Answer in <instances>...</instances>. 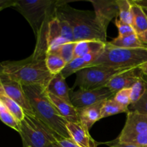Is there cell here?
Listing matches in <instances>:
<instances>
[{"label":"cell","mask_w":147,"mask_h":147,"mask_svg":"<svg viewBox=\"0 0 147 147\" xmlns=\"http://www.w3.org/2000/svg\"><path fill=\"white\" fill-rule=\"evenodd\" d=\"M34 115L55 134L57 139H70L67 129L68 122L60 114L47 96L46 90L37 85H22Z\"/></svg>","instance_id":"6da1fadb"},{"label":"cell","mask_w":147,"mask_h":147,"mask_svg":"<svg viewBox=\"0 0 147 147\" xmlns=\"http://www.w3.org/2000/svg\"><path fill=\"white\" fill-rule=\"evenodd\" d=\"M76 44V42H69L65 44L62 45L53 51L47 53L58 55L65 62L66 64H67L74 59V51Z\"/></svg>","instance_id":"603a6c76"},{"label":"cell","mask_w":147,"mask_h":147,"mask_svg":"<svg viewBox=\"0 0 147 147\" xmlns=\"http://www.w3.org/2000/svg\"><path fill=\"white\" fill-rule=\"evenodd\" d=\"M145 89H146L145 80L143 78V77H142L131 88L130 98L131 104L136 103L140 100L144 93Z\"/></svg>","instance_id":"4316f807"},{"label":"cell","mask_w":147,"mask_h":147,"mask_svg":"<svg viewBox=\"0 0 147 147\" xmlns=\"http://www.w3.org/2000/svg\"><path fill=\"white\" fill-rule=\"evenodd\" d=\"M56 17L58 19L60 30H61L62 36H63V38L68 40L69 42H75L73 30H72V28L70 26V24L65 20H63V19L60 18V17H57V16H56Z\"/></svg>","instance_id":"f546056e"},{"label":"cell","mask_w":147,"mask_h":147,"mask_svg":"<svg viewBox=\"0 0 147 147\" xmlns=\"http://www.w3.org/2000/svg\"><path fill=\"white\" fill-rule=\"evenodd\" d=\"M115 94L107 87H102L92 90L79 88L70 90V98L71 103L77 109L87 107L91 105L114 97Z\"/></svg>","instance_id":"ba28073f"},{"label":"cell","mask_w":147,"mask_h":147,"mask_svg":"<svg viewBox=\"0 0 147 147\" xmlns=\"http://www.w3.org/2000/svg\"><path fill=\"white\" fill-rule=\"evenodd\" d=\"M125 70H127L114 69L103 65L85 67L76 73V83L72 89L78 87L84 90H92L106 87L113 76Z\"/></svg>","instance_id":"52a82bcc"},{"label":"cell","mask_w":147,"mask_h":147,"mask_svg":"<svg viewBox=\"0 0 147 147\" xmlns=\"http://www.w3.org/2000/svg\"><path fill=\"white\" fill-rule=\"evenodd\" d=\"M108 42L111 45L121 48H147V46L140 41L136 33L124 36L119 35Z\"/></svg>","instance_id":"ac0fdd59"},{"label":"cell","mask_w":147,"mask_h":147,"mask_svg":"<svg viewBox=\"0 0 147 147\" xmlns=\"http://www.w3.org/2000/svg\"><path fill=\"white\" fill-rule=\"evenodd\" d=\"M23 147H47L56 143L55 134L44 123L32 115L25 113L20 123Z\"/></svg>","instance_id":"5b68a950"},{"label":"cell","mask_w":147,"mask_h":147,"mask_svg":"<svg viewBox=\"0 0 147 147\" xmlns=\"http://www.w3.org/2000/svg\"><path fill=\"white\" fill-rule=\"evenodd\" d=\"M15 1L11 0H0V11L9 7H13Z\"/></svg>","instance_id":"d6a6232c"},{"label":"cell","mask_w":147,"mask_h":147,"mask_svg":"<svg viewBox=\"0 0 147 147\" xmlns=\"http://www.w3.org/2000/svg\"><path fill=\"white\" fill-rule=\"evenodd\" d=\"M106 43L95 40H83L76 42L74 58L82 57L90 53L103 51Z\"/></svg>","instance_id":"e0dca14e"},{"label":"cell","mask_w":147,"mask_h":147,"mask_svg":"<svg viewBox=\"0 0 147 147\" xmlns=\"http://www.w3.org/2000/svg\"><path fill=\"white\" fill-rule=\"evenodd\" d=\"M88 64L86 63V60L83 57H77V58H74L71 62L67 63L60 73L65 78H66L68 76L73 75V73H78L80 70L88 67Z\"/></svg>","instance_id":"d4e9b609"},{"label":"cell","mask_w":147,"mask_h":147,"mask_svg":"<svg viewBox=\"0 0 147 147\" xmlns=\"http://www.w3.org/2000/svg\"><path fill=\"white\" fill-rule=\"evenodd\" d=\"M45 90L47 93H51L63 99L65 101L71 103L70 98V93L71 89L68 88L65 82V78L62 76L61 73L52 76Z\"/></svg>","instance_id":"2e32d148"},{"label":"cell","mask_w":147,"mask_h":147,"mask_svg":"<svg viewBox=\"0 0 147 147\" xmlns=\"http://www.w3.org/2000/svg\"><path fill=\"white\" fill-rule=\"evenodd\" d=\"M55 14L70 24L75 42L95 40L108 42L106 41L107 31L99 24L95 14L93 15L90 11H80L63 4L57 5Z\"/></svg>","instance_id":"3957f363"},{"label":"cell","mask_w":147,"mask_h":147,"mask_svg":"<svg viewBox=\"0 0 147 147\" xmlns=\"http://www.w3.org/2000/svg\"><path fill=\"white\" fill-rule=\"evenodd\" d=\"M67 129L70 139L80 147H97L96 142L91 137L89 131L81 123H70L67 124Z\"/></svg>","instance_id":"4fadbf2b"},{"label":"cell","mask_w":147,"mask_h":147,"mask_svg":"<svg viewBox=\"0 0 147 147\" xmlns=\"http://www.w3.org/2000/svg\"><path fill=\"white\" fill-rule=\"evenodd\" d=\"M57 4L50 0H20L15 1L13 7L25 17L37 36L46 20L55 17Z\"/></svg>","instance_id":"8992f818"},{"label":"cell","mask_w":147,"mask_h":147,"mask_svg":"<svg viewBox=\"0 0 147 147\" xmlns=\"http://www.w3.org/2000/svg\"><path fill=\"white\" fill-rule=\"evenodd\" d=\"M132 2V27L136 34H139L147 30V16L144 10L138 4Z\"/></svg>","instance_id":"d6986e66"},{"label":"cell","mask_w":147,"mask_h":147,"mask_svg":"<svg viewBox=\"0 0 147 147\" xmlns=\"http://www.w3.org/2000/svg\"><path fill=\"white\" fill-rule=\"evenodd\" d=\"M54 146H55V147H61L60 146V145L58 144H57V143L54 144Z\"/></svg>","instance_id":"74e56055"},{"label":"cell","mask_w":147,"mask_h":147,"mask_svg":"<svg viewBox=\"0 0 147 147\" xmlns=\"http://www.w3.org/2000/svg\"><path fill=\"white\" fill-rule=\"evenodd\" d=\"M129 112V108L124 107V106L119 104L115 100L114 97H113L109 99H107L105 101L103 108H102L101 119L113 116V115L118 114V113H128Z\"/></svg>","instance_id":"ffe728a7"},{"label":"cell","mask_w":147,"mask_h":147,"mask_svg":"<svg viewBox=\"0 0 147 147\" xmlns=\"http://www.w3.org/2000/svg\"><path fill=\"white\" fill-rule=\"evenodd\" d=\"M56 143L58 144L61 147H80L71 139L58 138V139H56Z\"/></svg>","instance_id":"1f68e13d"},{"label":"cell","mask_w":147,"mask_h":147,"mask_svg":"<svg viewBox=\"0 0 147 147\" xmlns=\"http://www.w3.org/2000/svg\"><path fill=\"white\" fill-rule=\"evenodd\" d=\"M138 37H139L140 41L142 43H144L145 45L147 46V30L144 32L141 33V34H138Z\"/></svg>","instance_id":"e575fe53"},{"label":"cell","mask_w":147,"mask_h":147,"mask_svg":"<svg viewBox=\"0 0 147 147\" xmlns=\"http://www.w3.org/2000/svg\"><path fill=\"white\" fill-rule=\"evenodd\" d=\"M146 65H147V63H146Z\"/></svg>","instance_id":"60d3db41"},{"label":"cell","mask_w":147,"mask_h":147,"mask_svg":"<svg viewBox=\"0 0 147 147\" xmlns=\"http://www.w3.org/2000/svg\"><path fill=\"white\" fill-rule=\"evenodd\" d=\"M147 63V48H121L107 42L98 58L91 66L103 65L114 69L139 68Z\"/></svg>","instance_id":"277c9868"},{"label":"cell","mask_w":147,"mask_h":147,"mask_svg":"<svg viewBox=\"0 0 147 147\" xmlns=\"http://www.w3.org/2000/svg\"><path fill=\"white\" fill-rule=\"evenodd\" d=\"M119 7V19L124 23L132 26V2L129 0H116Z\"/></svg>","instance_id":"7402d4cb"},{"label":"cell","mask_w":147,"mask_h":147,"mask_svg":"<svg viewBox=\"0 0 147 147\" xmlns=\"http://www.w3.org/2000/svg\"><path fill=\"white\" fill-rule=\"evenodd\" d=\"M133 1L143 9H147V0H133Z\"/></svg>","instance_id":"d590c367"},{"label":"cell","mask_w":147,"mask_h":147,"mask_svg":"<svg viewBox=\"0 0 147 147\" xmlns=\"http://www.w3.org/2000/svg\"><path fill=\"white\" fill-rule=\"evenodd\" d=\"M46 66L47 70L52 76L59 74L65 68L66 64L65 62L58 55L53 53H47L45 57Z\"/></svg>","instance_id":"44dd1931"},{"label":"cell","mask_w":147,"mask_h":147,"mask_svg":"<svg viewBox=\"0 0 147 147\" xmlns=\"http://www.w3.org/2000/svg\"><path fill=\"white\" fill-rule=\"evenodd\" d=\"M0 86L6 95L20 105L26 113L34 116L21 83L0 73Z\"/></svg>","instance_id":"9c48e42d"},{"label":"cell","mask_w":147,"mask_h":147,"mask_svg":"<svg viewBox=\"0 0 147 147\" xmlns=\"http://www.w3.org/2000/svg\"><path fill=\"white\" fill-rule=\"evenodd\" d=\"M111 147H147V146H136V145L131 144H128V143H121V142H119L113 144V146Z\"/></svg>","instance_id":"836d02e7"},{"label":"cell","mask_w":147,"mask_h":147,"mask_svg":"<svg viewBox=\"0 0 147 147\" xmlns=\"http://www.w3.org/2000/svg\"><path fill=\"white\" fill-rule=\"evenodd\" d=\"M130 91L131 88H125L119 90L115 94V100L121 106L129 108V106L131 104L130 98Z\"/></svg>","instance_id":"f1b7e54d"},{"label":"cell","mask_w":147,"mask_h":147,"mask_svg":"<svg viewBox=\"0 0 147 147\" xmlns=\"http://www.w3.org/2000/svg\"><path fill=\"white\" fill-rule=\"evenodd\" d=\"M106 100L98 102L87 107L78 109L80 123L88 131L96 122L101 119L102 108Z\"/></svg>","instance_id":"5bb4252c"},{"label":"cell","mask_w":147,"mask_h":147,"mask_svg":"<svg viewBox=\"0 0 147 147\" xmlns=\"http://www.w3.org/2000/svg\"><path fill=\"white\" fill-rule=\"evenodd\" d=\"M47 147H55V146H54V144H50V146H48Z\"/></svg>","instance_id":"f35d334b"},{"label":"cell","mask_w":147,"mask_h":147,"mask_svg":"<svg viewBox=\"0 0 147 147\" xmlns=\"http://www.w3.org/2000/svg\"><path fill=\"white\" fill-rule=\"evenodd\" d=\"M46 93L49 99L56 108L57 111L67 122H70V123L80 122L77 108L75 107L71 103H67L51 93H47V92Z\"/></svg>","instance_id":"9a60e30c"},{"label":"cell","mask_w":147,"mask_h":147,"mask_svg":"<svg viewBox=\"0 0 147 147\" xmlns=\"http://www.w3.org/2000/svg\"><path fill=\"white\" fill-rule=\"evenodd\" d=\"M144 10L145 13H146V16H147V9H144Z\"/></svg>","instance_id":"ab89813d"},{"label":"cell","mask_w":147,"mask_h":147,"mask_svg":"<svg viewBox=\"0 0 147 147\" xmlns=\"http://www.w3.org/2000/svg\"><path fill=\"white\" fill-rule=\"evenodd\" d=\"M115 24L119 30V35L124 36L136 33L131 25L124 23L121 20H119V17H116L115 20Z\"/></svg>","instance_id":"4dcf8cb0"},{"label":"cell","mask_w":147,"mask_h":147,"mask_svg":"<svg viewBox=\"0 0 147 147\" xmlns=\"http://www.w3.org/2000/svg\"><path fill=\"white\" fill-rule=\"evenodd\" d=\"M94 7L95 16L101 27L107 31V27L113 18L119 17V7L116 1L91 0Z\"/></svg>","instance_id":"30bf717a"},{"label":"cell","mask_w":147,"mask_h":147,"mask_svg":"<svg viewBox=\"0 0 147 147\" xmlns=\"http://www.w3.org/2000/svg\"><path fill=\"white\" fill-rule=\"evenodd\" d=\"M118 142L128 143L139 146H147V132H144L133 136H119Z\"/></svg>","instance_id":"484cf974"},{"label":"cell","mask_w":147,"mask_h":147,"mask_svg":"<svg viewBox=\"0 0 147 147\" xmlns=\"http://www.w3.org/2000/svg\"><path fill=\"white\" fill-rule=\"evenodd\" d=\"M144 132H147V115L129 111L124 127L119 136H133Z\"/></svg>","instance_id":"7c38bea8"},{"label":"cell","mask_w":147,"mask_h":147,"mask_svg":"<svg viewBox=\"0 0 147 147\" xmlns=\"http://www.w3.org/2000/svg\"><path fill=\"white\" fill-rule=\"evenodd\" d=\"M139 71H140L139 68H134L121 72L113 76L106 87L109 88L114 94L123 89L131 88L142 77Z\"/></svg>","instance_id":"8fae6325"},{"label":"cell","mask_w":147,"mask_h":147,"mask_svg":"<svg viewBox=\"0 0 147 147\" xmlns=\"http://www.w3.org/2000/svg\"><path fill=\"white\" fill-rule=\"evenodd\" d=\"M0 120L9 127L13 129L18 133L20 132V122L13 116L12 113L7 109L1 100H0Z\"/></svg>","instance_id":"cb8c5ba5"},{"label":"cell","mask_w":147,"mask_h":147,"mask_svg":"<svg viewBox=\"0 0 147 147\" xmlns=\"http://www.w3.org/2000/svg\"><path fill=\"white\" fill-rule=\"evenodd\" d=\"M45 57L32 55L20 61L3 62L0 73L22 85H37L45 90L53 76L47 70Z\"/></svg>","instance_id":"7a4b0ae2"},{"label":"cell","mask_w":147,"mask_h":147,"mask_svg":"<svg viewBox=\"0 0 147 147\" xmlns=\"http://www.w3.org/2000/svg\"><path fill=\"white\" fill-rule=\"evenodd\" d=\"M145 84H146V89L144 93L139 101L135 103H132L129 106V111H136L147 115V80H145Z\"/></svg>","instance_id":"83f0119b"},{"label":"cell","mask_w":147,"mask_h":147,"mask_svg":"<svg viewBox=\"0 0 147 147\" xmlns=\"http://www.w3.org/2000/svg\"><path fill=\"white\" fill-rule=\"evenodd\" d=\"M139 69L141 70L142 74L145 75V76H147V65L146 64L142 65H141L140 67H139Z\"/></svg>","instance_id":"8d00e7d4"}]
</instances>
